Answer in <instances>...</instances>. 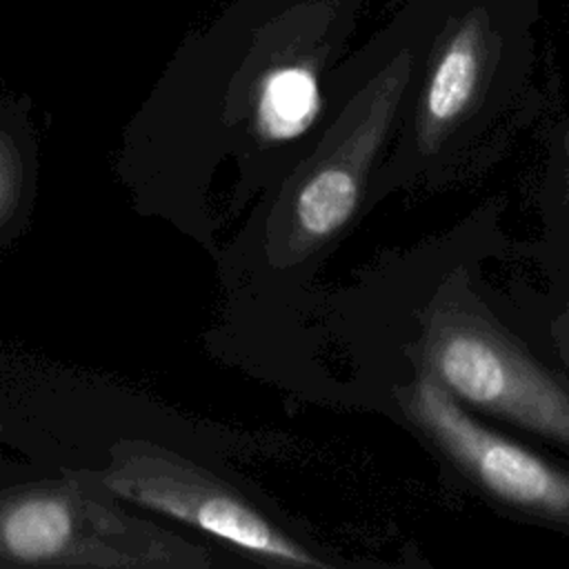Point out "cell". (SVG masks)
<instances>
[{"label":"cell","mask_w":569,"mask_h":569,"mask_svg":"<svg viewBox=\"0 0 569 569\" xmlns=\"http://www.w3.org/2000/svg\"><path fill=\"white\" fill-rule=\"evenodd\" d=\"M102 491V489H100ZM96 496L91 482H38L0 493V565H209L200 547Z\"/></svg>","instance_id":"cell-1"},{"label":"cell","mask_w":569,"mask_h":569,"mask_svg":"<svg viewBox=\"0 0 569 569\" xmlns=\"http://www.w3.org/2000/svg\"><path fill=\"white\" fill-rule=\"evenodd\" d=\"M427 371L460 402L569 449V387L465 305H440L422 340Z\"/></svg>","instance_id":"cell-2"},{"label":"cell","mask_w":569,"mask_h":569,"mask_svg":"<svg viewBox=\"0 0 569 569\" xmlns=\"http://www.w3.org/2000/svg\"><path fill=\"white\" fill-rule=\"evenodd\" d=\"M89 478L107 496H120L187 522L256 558L291 567L327 565L207 469L158 447H118L113 462Z\"/></svg>","instance_id":"cell-3"},{"label":"cell","mask_w":569,"mask_h":569,"mask_svg":"<svg viewBox=\"0 0 569 569\" xmlns=\"http://www.w3.org/2000/svg\"><path fill=\"white\" fill-rule=\"evenodd\" d=\"M413 73L411 51L391 58L345 107L322 153L302 176L289 207V253H307L353 218L373 160Z\"/></svg>","instance_id":"cell-4"},{"label":"cell","mask_w":569,"mask_h":569,"mask_svg":"<svg viewBox=\"0 0 569 569\" xmlns=\"http://www.w3.org/2000/svg\"><path fill=\"white\" fill-rule=\"evenodd\" d=\"M405 411L482 491L536 518L569 527V473L478 422L429 371L409 385Z\"/></svg>","instance_id":"cell-5"},{"label":"cell","mask_w":569,"mask_h":569,"mask_svg":"<svg viewBox=\"0 0 569 569\" xmlns=\"http://www.w3.org/2000/svg\"><path fill=\"white\" fill-rule=\"evenodd\" d=\"M491 67L489 18L473 9L447 29L418 93L413 160H433L480 109Z\"/></svg>","instance_id":"cell-6"},{"label":"cell","mask_w":569,"mask_h":569,"mask_svg":"<svg viewBox=\"0 0 569 569\" xmlns=\"http://www.w3.org/2000/svg\"><path fill=\"white\" fill-rule=\"evenodd\" d=\"M320 111L318 73L302 53L278 56L258 78L253 91V122L264 140H291Z\"/></svg>","instance_id":"cell-7"},{"label":"cell","mask_w":569,"mask_h":569,"mask_svg":"<svg viewBox=\"0 0 569 569\" xmlns=\"http://www.w3.org/2000/svg\"><path fill=\"white\" fill-rule=\"evenodd\" d=\"M7 144L0 142V216L7 213L11 198L16 196L18 189V176L13 171V158H9L7 153Z\"/></svg>","instance_id":"cell-8"},{"label":"cell","mask_w":569,"mask_h":569,"mask_svg":"<svg viewBox=\"0 0 569 569\" xmlns=\"http://www.w3.org/2000/svg\"><path fill=\"white\" fill-rule=\"evenodd\" d=\"M565 144H567V151H569V133H567V142Z\"/></svg>","instance_id":"cell-9"}]
</instances>
